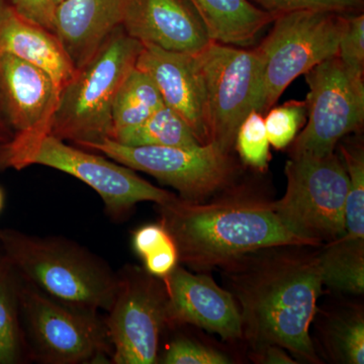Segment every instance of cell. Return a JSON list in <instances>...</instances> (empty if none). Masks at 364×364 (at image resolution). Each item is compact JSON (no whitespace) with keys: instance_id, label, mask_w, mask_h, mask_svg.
<instances>
[{"instance_id":"1","label":"cell","mask_w":364,"mask_h":364,"mask_svg":"<svg viewBox=\"0 0 364 364\" xmlns=\"http://www.w3.org/2000/svg\"><path fill=\"white\" fill-rule=\"evenodd\" d=\"M318 247L273 246L220 267L240 309L242 337L255 352L277 345L318 363L310 334L323 287Z\"/></svg>"},{"instance_id":"2","label":"cell","mask_w":364,"mask_h":364,"mask_svg":"<svg viewBox=\"0 0 364 364\" xmlns=\"http://www.w3.org/2000/svg\"><path fill=\"white\" fill-rule=\"evenodd\" d=\"M159 207L160 223L176 243L179 263L196 272L224 267L259 249L314 246L282 223L272 202L259 198L235 195L191 203L177 196Z\"/></svg>"},{"instance_id":"3","label":"cell","mask_w":364,"mask_h":364,"mask_svg":"<svg viewBox=\"0 0 364 364\" xmlns=\"http://www.w3.org/2000/svg\"><path fill=\"white\" fill-rule=\"evenodd\" d=\"M0 251L21 279L50 298L92 312L112 305L117 273L73 242L0 229Z\"/></svg>"},{"instance_id":"4","label":"cell","mask_w":364,"mask_h":364,"mask_svg":"<svg viewBox=\"0 0 364 364\" xmlns=\"http://www.w3.org/2000/svg\"><path fill=\"white\" fill-rule=\"evenodd\" d=\"M42 165L75 177L102 198L107 215L123 219L136 203L170 202L176 195L153 186L135 170L82 148L72 147L51 133L18 135L0 146V170Z\"/></svg>"},{"instance_id":"5","label":"cell","mask_w":364,"mask_h":364,"mask_svg":"<svg viewBox=\"0 0 364 364\" xmlns=\"http://www.w3.org/2000/svg\"><path fill=\"white\" fill-rule=\"evenodd\" d=\"M142 48L122 26L116 28L60 92L50 133L78 147L111 139L114 97Z\"/></svg>"},{"instance_id":"6","label":"cell","mask_w":364,"mask_h":364,"mask_svg":"<svg viewBox=\"0 0 364 364\" xmlns=\"http://www.w3.org/2000/svg\"><path fill=\"white\" fill-rule=\"evenodd\" d=\"M348 14L298 11L274 18L269 35L256 50L261 60V88L255 111L265 114L294 79L338 53Z\"/></svg>"},{"instance_id":"7","label":"cell","mask_w":364,"mask_h":364,"mask_svg":"<svg viewBox=\"0 0 364 364\" xmlns=\"http://www.w3.org/2000/svg\"><path fill=\"white\" fill-rule=\"evenodd\" d=\"M21 318L28 359L47 364L100 363L112 358L97 312L56 301L21 279Z\"/></svg>"},{"instance_id":"8","label":"cell","mask_w":364,"mask_h":364,"mask_svg":"<svg viewBox=\"0 0 364 364\" xmlns=\"http://www.w3.org/2000/svg\"><path fill=\"white\" fill-rule=\"evenodd\" d=\"M286 176V193L272 202L282 223L314 246L343 236L349 177L339 155L291 157Z\"/></svg>"},{"instance_id":"9","label":"cell","mask_w":364,"mask_h":364,"mask_svg":"<svg viewBox=\"0 0 364 364\" xmlns=\"http://www.w3.org/2000/svg\"><path fill=\"white\" fill-rule=\"evenodd\" d=\"M80 148L97 151L124 166L150 174L176 189L182 200L191 203H205L210 196L228 191L239 174L232 153L214 143L193 148L133 147L105 139Z\"/></svg>"},{"instance_id":"10","label":"cell","mask_w":364,"mask_h":364,"mask_svg":"<svg viewBox=\"0 0 364 364\" xmlns=\"http://www.w3.org/2000/svg\"><path fill=\"white\" fill-rule=\"evenodd\" d=\"M309 85L306 127L291 144V157L325 156L364 123L363 76L337 55L305 74Z\"/></svg>"},{"instance_id":"11","label":"cell","mask_w":364,"mask_h":364,"mask_svg":"<svg viewBox=\"0 0 364 364\" xmlns=\"http://www.w3.org/2000/svg\"><path fill=\"white\" fill-rule=\"evenodd\" d=\"M196 56L205 86L210 143L232 153L239 127L259 100V54L212 41Z\"/></svg>"},{"instance_id":"12","label":"cell","mask_w":364,"mask_h":364,"mask_svg":"<svg viewBox=\"0 0 364 364\" xmlns=\"http://www.w3.org/2000/svg\"><path fill=\"white\" fill-rule=\"evenodd\" d=\"M166 289L161 279L128 267L117 273V287L105 321L112 363L153 364L166 327Z\"/></svg>"},{"instance_id":"13","label":"cell","mask_w":364,"mask_h":364,"mask_svg":"<svg viewBox=\"0 0 364 364\" xmlns=\"http://www.w3.org/2000/svg\"><path fill=\"white\" fill-rule=\"evenodd\" d=\"M166 326L195 325L224 340L242 338V317L233 294L205 273L177 265L164 279Z\"/></svg>"},{"instance_id":"14","label":"cell","mask_w":364,"mask_h":364,"mask_svg":"<svg viewBox=\"0 0 364 364\" xmlns=\"http://www.w3.org/2000/svg\"><path fill=\"white\" fill-rule=\"evenodd\" d=\"M135 67L154 81L164 105L183 119L200 145L210 144L205 86L196 54L143 44Z\"/></svg>"},{"instance_id":"15","label":"cell","mask_w":364,"mask_h":364,"mask_svg":"<svg viewBox=\"0 0 364 364\" xmlns=\"http://www.w3.org/2000/svg\"><path fill=\"white\" fill-rule=\"evenodd\" d=\"M121 26L142 44L166 51L198 54L213 41L189 0H128Z\"/></svg>"},{"instance_id":"16","label":"cell","mask_w":364,"mask_h":364,"mask_svg":"<svg viewBox=\"0 0 364 364\" xmlns=\"http://www.w3.org/2000/svg\"><path fill=\"white\" fill-rule=\"evenodd\" d=\"M60 90L42 69L0 53V107L14 136L50 133Z\"/></svg>"},{"instance_id":"17","label":"cell","mask_w":364,"mask_h":364,"mask_svg":"<svg viewBox=\"0 0 364 364\" xmlns=\"http://www.w3.org/2000/svg\"><path fill=\"white\" fill-rule=\"evenodd\" d=\"M128 0H65L57 6L54 33L76 70L85 65L116 28Z\"/></svg>"},{"instance_id":"18","label":"cell","mask_w":364,"mask_h":364,"mask_svg":"<svg viewBox=\"0 0 364 364\" xmlns=\"http://www.w3.org/2000/svg\"><path fill=\"white\" fill-rule=\"evenodd\" d=\"M0 53L42 69L60 92L75 75V67L56 35L26 20L11 6L0 16Z\"/></svg>"},{"instance_id":"19","label":"cell","mask_w":364,"mask_h":364,"mask_svg":"<svg viewBox=\"0 0 364 364\" xmlns=\"http://www.w3.org/2000/svg\"><path fill=\"white\" fill-rule=\"evenodd\" d=\"M207 26L210 39L222 44H253L274 16L248 0H189Z\"/></svg>"},{"instance_id":"20","label":"cell","mask_w":364,"mask_h":364,"mask_svg":"<svg viewBox=\"0 0 364 364\" xmlns=\"http://www.w3.org/2000/svg\"><path fill=\"white\" fill-rule=\"evenodd\" d=\"M21 279L0 251V364H20L28 358L21 318Z\"/></svg>"},{"instance_id":"21","label":"cell","mask_w":364,"mask_h":364,"mask_svg":"<svg viewBox=\"0 0 364 364\" xmlns=\"http://www.w3.org/2000/svg\"><path fill=\"white\" fill-rule=\"evenodd\" d=\"M318 250L323 286L361 294L364 291V239L343 236Z\"/></svg>"},{"instance_id":"22","label":"cell","mask_w":364,"mask_h":364,"mask_svg":"<svg viewBox=\"0 0 364 364\" xmlns=\"http://www.w3.org/2000/svg\"><path fill=\"white\" fill-rule=\"evenodd\" d=\"M163 105L154 81L135 67L119 86L112 104V138L117 132L142 124Z\"/></svg>"},{"instance_id":"23","label":"cell","mask_w":364,"mask_h":364,"mask_svg":"<svg viewBox=\"0 0 364 364\" xmlns=\"http://www.w3.org/2000/svg\"><path fill=\"white\" fill-rule=\"evenodd\" d=\"M111 140L133 147L193 148L200 145L183 119L165 105L142 124L117 132Z\"/></svg>"},{"instance_id":"24","label":"cell","mask_w":364,"mask_h":364,"mask_svg":"<svg viewBox=\"0 0 364 364\" xmlns=\"http://www.w3.org/2000/svg\"><path fill=\"white\" fill-rule=\"evenodd\" d=\"M340 158L349 177L345 203V236L364 239V149L363 143H341Z\"/></svg>"},{"instance_id":"25","label":"cell","mask_w":364,"mask_h":364,"mask_svg":"<svg viewBox=\"0 0 364 364\" xmlns=\"http://www.w3.org/2000/svg\"><path fill=\"white\" fill-rule=\"evenodd\" d=\"M134 250L142 258L144 269L164 279L178 265V251L168 231L160 224L139 228L132 239Z\"/></svg>"},{"instance_id":"26","label":"cell","mask_w":364,"mask_h":364,"mask_svg":"<svg viewBox=\"0 0 364 364\" xmlns=\"http://www.w3.org/2000/svg\"><path fill=\"white\" fill-rule=\"evenodd\" d=\"M269 146L264 117L252 109L239 127L234 148L244 164L264 171L270 160Z\"/></svg>"},{"instance_id":"27","label":"cell","mask_w":364,"mask_h":364,"mask_svg":"<svg viewBox=\"0 0 364 364\" xmlns=\"http://www.w3.org/2000/svg\"><path fill=\"white\" fill-rule=\"evenodd\" d=\"M306 122V102L291 100L270 109L264 119L270 145L277 150L284 149L294 142Z\"/></svg>"},{"instance_id":"28","label":"cell","mask_w":364,"mask_h":364,"mask_svg":"<svg viewBox=\"0 0 364 364\" xmlns=\"http://www.w3.org/2000/svg\"><path fill=\"white\" fill-rule=\"evenodd\" d=\"M330 333V349L333 355L343 363H364V320L363 313H356L333 323Z\"/></svg>"},{"instance_id":"29","label":"cell","mask_w":364,"mask_h":364,"mask_svg":"<svg viewBox=\"0 0 364 364\" xmlns=\"http://www.w3.org/2000/svg\"><path fill=\"white\" fill-rule=\"evenodd\" d=\"M261 9L277 18L298 11H326L354 14L360 13L363 0H254Z\"/></svg>"},{"instance_id":"30","label":"cell","mask_w":364,"mask_h":364,"mask_svg":"<svg viewBox=\"0 0 364 364\" xmlns=\"http://www.w3.org/2000/svg\"><path fill=\"white\" fill-rule=\"evenodd\" d=\"M164 364H228L232 361L224 353L186 338L172 341L163 354Z\"/></svg>"},{"instance_id":"31","label":"cell","mask_w":364,"mask_h":364,"mask_svg":"<svg viewBox=\"0 0 364 364\" xmlns=\"http://www.w3.org/2000/svg\"><path fill=\"white\" fill-rule=\"evenodd\" d=\"M337 56L352 71L364 75V16L348 14Z\"/></svg>"},{"instance_id":"32","label":"cell","mask_w":364,"mask_h":364,"mask_svg":"<svg viewBox=\"0 0 364 364\" xmlns=\"http://www.w3.org/2000/svg\"><path fill=\"white\" fill-rule=\"evenodd\" d=\"M20 16L36 25L54 33V18L56 6L52 0H9Z\"/></svg>"},{"instance_id":"33","label":"cell","mask_w":364,"mask_h":364,"mask_svg":"<svg viewBox=\"0 0 364 364\" xmlns=\"http://www.w3.org/2000/svg\"><path fill=\"white\" fill-rule=\"evenodd\" d=\"M256 353L254 361L264 364H294V361L289 353H287L286 349L277 345H268L263 347L260 350L254 352Z\"/></svg>"},{"instance_id":"34","label":"cell","mask_w":364,"mask_h":364,"mask_svg":"<svg viewBox=\"0 0 364 364\" xmlns=\"http://www.w3.org/2000/svg\"><path fill=\"white\" fill-rule=\"evenodd\" d=\"M13 130H11L9 122H7L6 117L2 112L1 107H0V146L9 142L13 138Z\"/></svg>"},{"instance_id":"35","label":"cell","mask_w":364,"mask_h":364,"mask_svg":"<svg viewBox=\"0 0 364 364\" xmlns=\"http://www.w3.org/2000/svg\"><path fill=\"white\" fill-rule=\"evenodd\" d=\"M9 6V0H0V16H1L2 13Z\"/></svg>"},{"instance_id":"36","label":"cell","mask_w":364,"mask_h":364,"mask_svg":"<svg viewBox=\"0 0 364 364\" xmlns=\"http://www.w3.org/2000/svg\"><path fill=\"white\" fill-rule=\"evenodd\" d=\"M4 191L0 188V212H1L2 208H4Z\"/></svg>"},{"instance_id":"37","label":"cell","mask_w":364,"mask_h":364,"mask_svg":"<svg viewBox=\"0 0 364 364\" xmlns=\"http://www.w3.org/2000/svg\"><path fill=\"white\" fill-rule=\"evenodd\" d=\"M52 1H53V4H55V6H56V9H57V6H60V4H61L62 2L65 1V0H52Z\"/></svg>"}]
</instances>
